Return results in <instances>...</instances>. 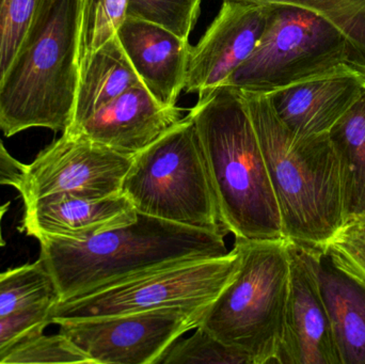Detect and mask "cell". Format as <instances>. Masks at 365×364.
Here are the masks:
<instances>
[{"label":"cell","mask_w":365,"mask_h":364,"mask_svg":"<svg viewBox=\"0 0 365 364\" xmlns=\"http://www.w3.org/2000/svg\"><path fill=\"white\" fill-rule=\"evenodd\" d=\"M202 0H128L126 17L162 26L188 40L197 24Z\"/></svg>","instance_id":"26"},{"label":"cell","mask_w":365,"mask_h":364,"mask_svg":"<svg viewBox=\"0 0 365 364\" xmlns=\"http://www.w3.org/2000/svg\"><path fill=\"white\" fill-rule=\"evenodd\" d=\"M364 90V71L345 64L267 95L281 122L308 137L329 132Z\"/></svg>","instance_id":"13"},{"label":"cell","mask_w":365,"mask_h":364,"mask_svg":"<svg viewBox=\"0 0 365 364\" xmlns=\"http://www.w3.org/2000/svg\"><path fill=\"white\" fill-rule=\"evenodd\" d=\"M9 207H10V202L0 205V249L6 246V241H4V235H2V220H4L6 214L8 213Z\"/></svg>","instance_id":"30"},{"label":"cell","mask_w":365,"mask_h":364,"mask_svg":"<svg viewBox=\"0 0 365 364\" xmlns=\"http://www.w3.org/2000/svg\"><path fill=\"white\" fill-rule=\"evenodd\" d=\"M115 36L150 93L175 106L184 91L191 45L188 40L143 19L125 17Z\"/></svg>","instance_id":"15"},{"label":"cell","mask_w":365,"mask_h":364,"mask_svg":"<svg viewBox=\"0 0 365 364\" xmlns=\"http://www.w3.org/2000/svg\"><path fill=\"white\" fill-rule=\"evenodd\" d=\"M227 232L249 241L285 239L278 202L246 100L221 85L189 110Z\"/></svg>","instance_id":"2"},{"label":"cell","mask_w":365,"mask_h":364,"mask_svg":"<svg viewBox=\"0 0 365 364\" xmlns=\"http://www.w3.org/2000/svg\"><path fill=\"white\" fill-rule=\"evenodd\" d=\"M56 301L32 306L13 316L0 318V358L26 338L44 333L53 325L51 310Z\"/></svg>","instance_id":"28"},{"label":"cell","mask_w":365,"mask_h":364,"mask_svg":"<svg viewBox=\"0 0 365 364\" xmlns=\"http://www.w3.org/2000/svg\"><path fill=\"white\" fill-rule=\"evenodd\" d=\"M57 0H0V85Z\"/></svg>","instance_id":"20"},{"label":"cell","mask_w":365,"mask_h":364,"mask_svg":"<svg viewBox=\"0 0 365 364\" xmlns=\"http://www.w3.org/2000/svg\"><path fill=\"white\" fill-rule=\"evenodd\" d=\"M321 251L336 269L365 284V215L347 218Z\"/></svg>","instance_id":"27"},{"label":"cell","mask_w":365,"mask_h":364,"mask_svg":"<svg viewBox=\"0 0 365 364\" xmlns=\"http://www.w3.org/2000/svg\"><path fill=\"white\" fill-rule=\"evenodd\" d=\"M128 0H79L78 66L117 33Z\"/></svg>","instance_id":"23"},{"label":"cell","mask_w":365,"mask_h":364,"mask_svg":"<svg viewBox=\"0 0 365 364\" xmlns=\"http://www.w3.org/2000/svg\"><path fill=\"white\" fill-rule=\"evenodd\" d=\"M158 364H253L245 353L217 339L197 326L191 337L177 340Z\"/></svg>","instance_id":"24"},{"label":"cell","mask_w":365,"mask_h":364,"mask_svg":"<svg viewBox=\"0 0 365 364\" xmlns=\"http://www.w3.org/2000/svg\"><path fill=\"white\" fill-rule=\"evenodd\" d=\"M182 109L166 106L143 85L130 88L68 134L79 135L124 155L134 156L181 121Z\"/></svg>","instance_id":"14"},{"label":"cell","mask_w":365,"mask_h":364,"mask_svg":"<svg viewBox=\"0 0 365 364\" xmlns=\"http://www.w3.org/2000/svg\"><path fill=\"white\" fill-rule=\"evenodd\" d=\"M240 92L265 158L285 239L323 250L345 222L340 165L329 132L295 136L268 95Z\"/></svg>","instance_id":"3"},{"label":"cell","mask_w":365,"mask_h":364,"mask_svg":"<svg viewBox=\"0 0 365 364\" xmlns=\"http://www.w3.org/2000/svg\"><path fill=\"white\" fill-rule=\"evenodd\" d=\"M53 301L55 286L40 259L0 273V318Z\"/></svg>","instance_id":"21"},{"label":"cell","mask_w":365,"mask_h":364,"mask_svg":"<svg viewBox=\"0 0 365 364\" xmlns=\"http://www.w3.org/2000/svg\"><path fill=\"white\" fill-rule=\"evenodd\" d=\"M133 156L79 135L62 132L26 165L19 192L24 205L56 194L98 199L122 194Z\"/></svg>","instance_id":"10"},{"label":"cell","mask_w":365,"mask_h":364,"mask_svg":"<svg viewBox=\"0 0 365 364\" xmlns=\"http://www.w3.org/2000/svg\"><path fill=\"white\" fill-rule=\"evenodd\" d=\"M0 363H85L93 364L63 333H43L26 338L4 353Z\"/></svg>","instance_id":"25"},{"label":"cell","mask_w":365,"mask_h":364,"mask_svg":"<svg viewBox=\"0 0 365 364\" xmlns=\"http://www.w3.org/2000/svg\"><path fill=\"white\" fill-rule=\"evenodd\" d=\"M79 0H57L0 85V132L66 130L79 79Z\"/></svg>","instance_id":"4"},{"label":"cell","mask_w":365,"mask_h":364,"mask_svg":"<svg viewBox=\"0 0 365 364\" xmlns=\"http://www.w3.org/2000/svg\"><path fill=\"white\" fill-rule=\"evenodd\" d=\"M25 168L26 165L21 164L8 151L0 138V186L19 189Z\"/></svg>","instance_id":"29"},{"label":"cell","mask_w":365,"mask_h":364,"mask_svg":"<svg viewBox=\"0 0 365 364\" xmlns=\"http://www.w3.org/2000/svg\"><path fill=\"white\" fill-rule=\"evenodd\" d=\"M291 273L279 364H341L312 250L289 241Z\"/></svg>","instance_id":"12"},{"label":"cell","mask_w":365,"mask_h":364,"mask_svg":"<svg viewBox=\"0 0 365 364\" xmlns=\"http://www.w3.org/2000/svg\"><path fill=\"white\" fill-rule=\"evenodd\" d=\"M240 264L235 249L223 258L188 260L128 278L79 298L56 303L53 325L173 307L208 306Z\"/></svg>","instance_id":"8"},{"label":"cell","mask_w":365,"mask_h":364,"mask_svg":"<svg viewBox=\"0 0 365 364\" xmlns=\"http://www.w3.org/2000/svg\"><path fill=\"white\" fill-rule=\"evenodd\" d=\"M340 165L345 220L365 215V90L329 130Z\"/></svg>","instance_id":"19"},{"label":"cell","mask_w":365,"mask_h":364,"mask_svg":"<svg viewBox=\"0 0 365 364\" xmlns=\"http://www.w3.org/2000/svg\"><path fill=\"white\" fill-rule=\"evenodd\" d=\"M253 4H289L319 13L351 43L354 64L365 72V0H223Z\"/></svg>","instance_id":"22"},{"label":"cell","mask_w":365,"mask_h":364,"mask_svg":"<svg viewBox=\"0 0 365 364\" xmlns=\"http://www.w3.org/2000/svg\"><path fill=\"white\" fill-rule=\"evenodd\" d=\"M136 219L137 211L123 194L98 199L56 194L25 205L19 230L34 239H85Z\"/></svg>","instance_id":"16"},{"label":"cell","mask_w":365,"mask_h":364,"mask_svg":"<svg viewBox=\"0 0 365 364\" xmlns=\"http://www.w3.org/2000/svg\"><path fill=\"white\" fill-rule=\"evenodd\" d=\"M240 264L200 327L253 364L276 363L284 331L291 256L287 239H235Z\"/></svg>","instance_id":"5"},{"label":"cell","mask_w":365,"mask_h":364,"mask_svg":"<svg viewBox=\"0 0 365 364\" xmlns=\"http://www.w3.org/2000/svg\"><path fill=\"white\" fill-rule=\"evenodd\" d=\"M143 85L117 36L107 41L79 68L70 124L73 130L130 88Z\"/></svg>","instance_id":"18"},{"label":"cell","mask_w":365,"mask_h":364,"mask_svg":"<svg viewBox=\"0 0 365 364\" xmlns=\"http://www.w3.org/2000/svg\"><path fill=\"white\" fill-rule=\"evenodd\" d=\"M208 307L163 308L58 326L93 364H158L177 340L199 326Z\"/></svg>","instance_id":"9"},{"label":"cell","mask_w":365,"mask_h":364,"mask_svg":"<svg viewBox=\"0 0 365 364\" xmlns=\"http://www.w3.org/2000/svg\"><path fill=\"white\" fill-rule=\"evenodd\" d=\"M269 16V4L223 1L201 40L191 47L184 91L199 98L221 87L250 57Z\"/></svg>","instance_id":"11"},{"label":"cell","mask_w":365,"mask_h":364,"mask_svg":"<svg viewBox=\"0 0 365 364\" xmlns=\"http://www.w3.org/2000/svg\"><path fill=\"white\" fill-rule=\"evenodd\" d=\"M345 64L355 66L353 48L331 21L299 6L269 4L257 47L222 85L267 95Z\"/></svg>","instance_id":"7"},{"label":"cell","mask_w":365,"mask_h":364,"mask_svg":"<svg viewBox=\"0 0 365 364\" xmlns=\"http://www.w3.org/2000/svg\"><path fill=\"white\" fill-rule=\"evenodd\" d=\"M40 260L57 303L79 298L173 263L223 258L225 235L188 228L137 212V219L85 239L38 236Z\"/></svg>","instance_id":"1"},{"label":"cell","mask_w":365,"mask_h":364,"mask_svg":"<svg viewBox=\"0 0 365 364\" xmlns=\"http://www.w3.org/2000/svg\"><path fill=\"white\" fill-rule=\"evenodd\" d=\"M311 250L340 363L365 364V284L336 269L321 250Z\"/></svg>","instance_id":"17"},{"label":"cell","mask_w":365,"mask_h":364,"mask_svg":"<svg viewBox=\"0 0 365 364\" xmlns=\"http://www.w3.org/2000/svg\"><path fill=\"white\" fill-rule=\"evenodd\" d=\"M122 194L138 213L225 236L229 233L188 115L133 156Z\"/></svg>","instance_id":"6"}]
</instances>
